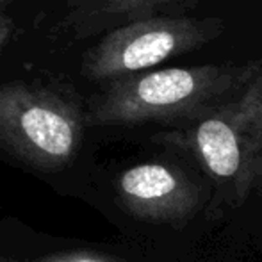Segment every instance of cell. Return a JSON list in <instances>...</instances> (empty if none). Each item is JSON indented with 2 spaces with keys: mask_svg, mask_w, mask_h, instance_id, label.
I'll return each instance as SVG.
<instances>
[{
  "mask_svg": "<svg viewBox=\"0 0 262 262\" xmlns=\"http://www.w3.org/2000/svg\"><path fill=\"white\" fill-rule=\"evenodd\" d=\"M262 62L204 64L138 72L111 79L91 100L84 121L100 125H138L146 121L189 123L205 116L243 90Z\"/></svg>",
  "mask_w": 262,
  "mask_h": 262,
  "instance_id": "1",
  "label": "cell"
},
{
  "mask_svg": "<svg viewBox=\"0 0 262 262\" xmlns=\"http://www.w3.org/2000/svg\"><path fill=\"white\" fill-rule=\"evenodd\" d=\"M154 141L189 154L216 189L221 207H239L262 186V68L232 98Z\"/></svg>",
  "mask_w": 262,
  "mask_h": 262,
  "instance_id": "2",
  "label": "cell"
},
{
  "mask_svg": "<svg viewBox=\"0 0 262 262\" xmlns=\"http://www.w3.org/2000/svg\"><path fill=\"white\" fill-rule=\"evenodd\" d=\"M196 0H95L97 9L105 16L123 18L127 21L156 16L180 7H189Z\"/></svg>",
  "mask_w": 262,
  "mask_h": 262,
  "instance_id": "6",
  "label": "cell"
},
{
  "mask_svg": "<svg viewBox=\"0 0 262 262\" xmlns=\"http://www.w3.org/2000/svg\"><path fill=\"white\" fill-rule=\"evenodd\" d=\"M217 18L156 14L127 21L86 52L82 75L107 80L145 72L156 64L202 49L223 32Z\"/></svg>",
  "mask_w": 262,
  "mask_h": 262,
  "instance_id": "4",
  "label": "cell"
},
{
  "mask_svg": "<svg viewBox=\"0 0 262 262\" xmlns=\"http://www.w3.org/2000/svg\"><path fill=\"white\" fill-rule=\"evenodd\" d=\"M7 4H9L7 0H0V49L6 47V43L9 41L11 34L14 31V21L6 13Z\"/></svg>",
  "mask_w": 262,
  "mask_h": 262,
  "instance_id": "8",
  "label": "cell"
},
{
  "mask_svg": "<svg viewBox=\"0 0 262 262\" xmlns=\"http://www.w3.org/2000/svg\"><path fill=\"white\" fill-rule=\"evenodd\" d=\"M34 262H121L114 257L104 255L98 252H90V250H77V252L55 253V255L43 257Z\"/></svg>",
  "mask_w": 262,
  "mask_h": 262,
  "instance_id": "7",
  "label": "cell"
},
{
  "mask_svg": "<svg viewBox=\"0 0 262 262\" xmlns=\"http://www.w3.org/2000/svg\"><path fill=\"white\" fill-rule=\"evenodd\" d=\"M84 114L70 98L24 82L0 86V146L32 168L57 171L75 159Z\"/></svg>",
  "mask_w": 262,
  "mask_h": 262,
  "instance_id": "3",
  "label": "cell"
},
{
  "mask_svg": "<svg viewBox=\"0 0 262 262\" xmlns=\"http://www.w3.org/2000/svg\"><path fill=\"white\" fill-rule=\"evenodd\" d=\"M118 198L127 212L152 223H182L202 204V189L186 171L164 162H143L118 177Z\"/></svg>",
  "mask_w": 262,
  "mask_h": 262,
  "instance_id": "5",
  "label": "cell"
}]
</instances>
